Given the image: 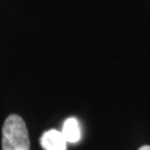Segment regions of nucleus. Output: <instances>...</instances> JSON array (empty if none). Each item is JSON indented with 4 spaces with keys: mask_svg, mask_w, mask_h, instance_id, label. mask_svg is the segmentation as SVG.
Segmentation results:
<instances>
[{
    "mask_svg": "<svg viewBox=\"0 0 150 150\" xmlns=\"http://www.w3.org/2000/svg\"><path fill=\"white\" fill-rule=\"evenodd\" d=\"M2 150H30L28 129L23 119L10 115L2 127Z\"/></svg>",
    "mask_w": 150,
    "mask_h": 150,
    "instance_id": "nucleus-1",
    "label": "nucleus"
},
{
    "mask_svg": "<svg viewBox=\"0 0 150 150\" xmlns=\"http://www.w3.org/2000/svg\"><path fill=\"white\" fill-rule=\"evenodd\" d=\"M67 144L61 131L56 129L43 132L40 137V145L43 150H66Z\"/></svg>",
    "mask_w": 150,
    "mask_h": 150,
    "instance_id": "nucleus-2",
    "label": "nucleus"
},
{
    "mask_svg": "<svg viewBox=\"0 0 150 150\" xmlns=\"http://www.w3.org/2000/svg\"><path fill=\"white\" fill-rule=\"evenodd\" d=\"M61 134L67 142H70V144L78 142L81 139V129L79 121L74 117L66 119L62 126Z\"/></svg>",
    "mask_w": 150,
    "mask_h": 150,
    "instance_id": "nucleus-3",
    "label": "nucleus"
},
{
    "mask_svg": "<svg viewBox=\"0 0 150 150\" xmlns=\"http://www.w3.org/2000/svg\"><path fill=\"white\" fill-rule=\"evenodd\" d=\"M138 150H150V146H148V145L142 146V147H140Z\"/></svg>",
    "mask_w": 150,
    "mask_h": 150,
    "instance_id": "nucleus-4",
    "label": "nucleus"
}]
</instances>
